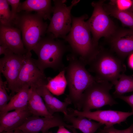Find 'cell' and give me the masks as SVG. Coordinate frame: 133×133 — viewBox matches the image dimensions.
I'll list each match as a JSON object with an SVG mask.
<instances>
[{"label": "cell", "instance_id": "cell-1", "mask_svg": "<svg viewBox=\"0 0 133 133\" xmlns=\"http://www.w3.org/2000/svg\"><path fill=\"white\" fill-rule=\"evenodd\" d=\"M88 17L86 14L78 17L72 16L71 29L64 39L69 44L72 53L86 65L95 57L99 47L93 42L90 31L85 21Z\"/></svg>", "mask_w": 133, "mask_h": 133}, {"label": "cell", "instance_id": "cell-2", "mask_svg": "<svg viewBox=\"0 0 133 133\" xmlns=\"http://www.w3.org/2000/svg\"><path fill=\"white\" fill-rule=\"evenodd\" d=\"M67 59L65 76L69 92L66 98L78 109L83 93L96 80L86 69V65L74 54L68 55Z\"/></svg>", "mask_w": 133, "mask_h": 133}, {"label": "cell", "instance_id": "cell-3", "mask_svg": "<svg viewBox=\"0 0 133 133\" xmlns=\"http://www.w3.org/2000/svg\"><path fill=\"white\" fill-rule=\"evenodd\" d=\"M42 37L33 50L38 57L35 62L42 71L50 68L60 71L65 67L63 57L68 49L64 42L55 38L51 34L47 33Z\"/></svg>", "mask_w": 133, "mask_h": 133}, {"label": "cell", "instance_id": "cell-4", "mask_svg": "<svg viewBox=\"0 0 133 133\" xmlns=\"http://www.w3.org/2000/svg\"><path fill=\"white\" fill-rule=\"evenodd\" d=\"M123 61L112 52L99 46L98 52L88 65V71L93 73L96 80L115 85L120 75L126 70Z\"/></svg>", "mask_w": 133, "mask_h": 133}, {"label": "cell", "instance_id": "cell-5", "mask_svg": "<svg viewBox=\"0 0 133 133\" xmlns=\"http://www.w3.org/2000/svg\"><path fill=\"white\" fill-rule=\"evenodd\" d=\"M39 14L22 11L18 13L13 26L20 30L24 47L30 52L46 34L48 26Z\"/></svg>", "mask_w": 133, "mask_h": 133}, {"label": "cell", "instance_id": "cell-6", "mask_svg": "<svg viewBox=\"0 0 133 133\" xmlns=\"http://www.w3.org/2000/svg\"><path fill=\"white\" fill-rule=\"evenodd\" d=\"M113 85L108 82L96 80L83 93L78 110L90 111L106 105L112 106L117 104L110 93Z\"/></svg>", "mask_w": 133, "mask_h": 133}, {"label": "cell", "instance_id": "cell-7", "mask_svg": "<svg viewBox=\"0 0 133 133\" xmlns=\"http://www.w3.org/2000/svg\"><path fill=\"white\" fill-rule=\"evenodd\" d=\"M104 0L93 1L91 3L93 8L92 14L86 23L92 35L94 45L99 47V41L102 37L108 39L117 29L103 7Z\"/></svg>", "mask_w": 133, "mask_h": 133}, {"label": "cell", "instance_id": "cell-8", "mask_svg": "<svg viewBox=\"0 0 133 133\" xmlns=\"http://www.w3.org/2000/svg\"><path fill=\"white\" fill-rule=\"evenodd\" d=\"M80 1L74 0L69 6L66 0H53V16L50 20L46 33L52 34L55 38L64 39L71 29L72 22L71 10Z\"/></svg>", "mask_w": 133, "mask_h": 133}, {"label": "cell", "instance_id": "cell-9", "mask_svg": "<svg viewBox=\"0 0 133 133\" xmlns=\"http://www.w3.org/2000/svg\"><path fill=\"white\" fill-rule=\"evenodd\" d=\"M32 55L31 52L27 53L17 82L16 93L25 86L35 88L40 85H47L48 83L49 78L47 77L44 72L39 68Z\"/></svg>", "mask_w": 133, "mask_h": 133}, {"label": "cell", "instance_id": "cell-10", "mask_svg": "<svg viewBox=\"0 0 133 133\" xmlns=\"http://www.w3.org/2000/svg\"><path fill=\"white\" fill-rule=\"evenodd\" d=\"M26 54H15L8 49L4 57L0 59V73L2 74L6 79L12 96L16 93L17 82Z\"/></svg>", "mask_w": 133, "mask_h": 133}, {"label": "cell", "instance_id": "cell-11", "mask_svg": "<svg viewBox=\"0 0 133 133\" xmlns=\"http://www.w3.org/2000/svg\"><path fill=\"white\" fill-rule=\"evenodd\" d=\"M61 126H64L71 130L73 128L72 125L67 124L64 118L58 115L43 117L32 115L21 126L14 130H19L26 133H44L48 132L51 128Z\"/></svg>", "mask_w": 133, "mask_h": 133}, {"label": "cell", "instance_id": "cell-12", "mask_svg": "<svg viewBox=\"0 0 133 133\" xmlns=\"http://www.w3.org/2000/svg\"><path fill=\"white\" fill-rule=\"evenodd\" d=\"M70 114L75 116L84 117L90 120L96 121L105 128H109L125 121L129 116L133 115V112H126L112 110H100L92 112L83 111L72 109Z\"/></svg>", "mask_w": 133, "mask_h": 133}, {"label": "cell", "instance_id": "cell-13", "mask_svg": "<svg viewBox=\"0 0 133 133\" xmlns=\"http://www.w3.org/2000/svg\"><path fill=\"white\" fill-rule=\"evenodd\" d=\"M108 40L112 51L123 61L133 53V28L117 29Z\"/></svg>", "mask_w": 133, "mask_h": 133}, {"label": "cell", "instance_id": "cell-14", "mask_svg": "<svg viewBox=\"0 0 133 133\" xmlns=\"http://www.w3.org/2000/svg\"><path fill=\"white\" fill-rule=\"evenodd\" d=\"M21 32L13 26L0 25V45L14 53L25 55L27 52L21 36Z\"/></svg>", "mask_w": 133, "mask_h": 133}, {"label": "cell", "instance_id": "cell-15", "mask_svg": "<svg viewBox=\"0 0 133 133\" xmlns=\"http://www.w3.org/2000/svg\"><path fill=\"white\" fill-rule=\"evenodd\" d=\"M31 116L28 107L9 112L0 116V133L14 130L23 124Z\"/></svg>", "mask_w": 133, "mask_h": 133}, {"label": "cell", "instance_id": "cell-16", "mask_svg": "<svg viewBox=\"0 0 133 133\" xmlns=\"http://www.w3.org/2000/svg\"><path fill=\"white\" fill-rule=\"evenodd\" d=\"M50 0H26L20 2L18 13L22 11H34L42 17L44 20H50L53 12V6Z\"/></svg>", "mask_w": 133, "mask_h": 133}, {"label": "cell", "instance_id": "cell-17", "mask_svg": "<svg viewBox=\"0 0 133 133\" xmlns=\"http://www.w3.org/2000/svg\"><path fill=\"white\" fill-rule=\"evenodd\" d=\"M30 87L25 86L12 96L6 106L0 112V116L12 110L24 109L28 107Z\"/></svg>", "mask_w": 133, "mask_h": 133}, {"label": "cell", "instance_id": "cell-18", "mask_svg": "<svg viewBox=\"0 0 133 133\" xmlns=\"http://www.w3.org/2000/svg\"><path fill=\"white\" fill-rule=\"evenodd\" d=\"M64 115L65 121L71 123L73 128L79 130L83 133H95L103 125L84 117L75 116L69 113Z\"/></svg>", "mask_w": 133, "mask_h": 133}, {"label": "cell", "instance_id": "cell-19", "mask_svg": "<svg viewBox=\"0 0 133 133\" xmlns=\"http://www.w3.org/2000/svg\"><path fill=\"white\" fill-rule=\"evenodd\" d=\"M30 88L28 107L32 115L46 117L52 116L53 115L48 111L42 98L34 88Z\"/></svg>", "mask_w": 133, "mask_h": 133}, {"label": "cell", "instance_id": "cell-20", "mask_svg": "<svg viewBox=\"0 0 133 133\" xmlns=\"http://www.w3.org/2000/svg\"><path fill=\"white\" fill-rule=\"evenodd\" d=\"M103 6L108 15L119 20L124 26L133 28V13L131 11L120 9L109 3H104Z\"/></svg>", "mask_w": 133, "mask_h": 133}, {"label": "cell", "instance_id": "cell-21", "mask_svg": "<svg viewBox=\"0 0 133 133\" xmlns=\"http://www.w3.org/2000/svg\"><path fill=\"white\" fill-rule=\"evenodd\" d=\"M67 85L65 67L55 77L49 78L46 86L52 94L59 96L64 93Z\"/></svg>", "mask_w": 133, "mask_h": 133}, {"label": "cell", "instance_id": "cell-22", "mask_svg": "<svg viewBox=\"0 0 133 133\" xmlns=\"http://www.w3.org/2000/svg\"><path fill=\"white\" fill-rule=\"evenodd\" d=\"M115 85L113 97L117 98L125 93L133 92V75H127L121 74Z\"/></svg>", "mask_w": 133, "mask_h": 133}, {"label": "cell", "instance_id": "cell-23", "mask_svg": "<svg viewBox=\"0 0 133 133\" xmlns=\"http://www.w3.org/2000/svg\"><path fill=\"white\" fill-rule=\"evenodd\" d=\"M7 0H0V25L13 26L11 11Z\"/></svg>", "mask_w": 133, "mask_h": 133}, {"label": "cell", "instance_id": "cell-24", "mask_svg": "<svg viewBox=\"0 0 133 133\" xmlns=\"http://www.w3.org/2000/svg\"><path fill=\"white\" fill-rule=\"evenodd\" d=\"M6 82H3L1 74L0 75V112L6 106L12 96L8 94L6 90Z\"/></svg>", "mask_w": 133, "mask_h": 133}, {"label": "cell", "instance_id": "cell-25", "mask_svg": "<svg viewBox=\"0 0 133 133\" xmlns=\"http://www.w3.org/2000/svg\"><path fill=\"white\" fill-rule=\"evenodd\" d=\"M123 10H129L132 4V0H111L109 3Z\"/></svg>", "mask_w": 133, "mask_h": 133}, {"label": "cell", "instance_id": "cell-26", "mask_svg": "<svg viewBox=\"0 0 133 133\" xmlns=\"http://www.w3.org/2000/svg\"><path fill=\"white\" fill-rule=\"evenodd\" d=\"M101 133H133V124L127 128L123 130H119L112 126L109 128H105L101 130Z\"/></svg>", "mask_w": 133, "mask_h": 133}, {"label": "cell", "instance_id": "cell-27", "mask_svg": "<svg viewBox=\"0 0 133 133\" xmlns=\"http://www.w3.org/2000/svg\"><path fill=\"white\" fill-rule=\"evenodd\" d=\"M7 1L9 5H10L11 7V11L13 23L18 14V9L20 2V0H7Z\"/></svg>", "mask_w": 133, "mask_h": 133}, {"label": "cell", "instance_id": "cell-28", "mask_svg": "<svg viewBox=\"0 0 133 133\" xmlns=\"http://www.w3.org/2000/svg\"><path fill=\"white\" fill-rule=\"evenodd\" d=\"M117 98H119L127 103L131 107L133 112V94L129 96L121 95Z\"/></svg>", "mask_w": 133, "mask_h": 133}, {"label": "cell", "instance_id": "cell-29", "mask_svg": "<svg viewBox=\"0 0 133 133\" xmlns=\"http://www.w3.org/2000/svg\"><path fill=\"white\" fill-rule=\"evenodd\" d=\"M128 64L130 67L133 69V53L129 55L128 60Z\"/></svg>", "mask_w": 133, "mask_h": 133}, {"label": "cell", "instance_id": "cell-30", "mask_svg": "<svg viewBox=\"0 0 133 133\" xmlns=\"http://www.w3.org/2000/svg\"><path fill=\"white\" fill-rule=\"evenodd\" d=\"M8 49L5 47L2 46H0V55L2 54L4 55L7 52Z\"/></svg>", "mask_w": 133, "mask_h": 133}, {"label": "cell", "instance_id": "cell-31", "mask_svg": "<svg viewBox=\"0 0 133 133\" xmlns=\"http://www.w3.org/2000/svg\"><path fill=\"white\" fill-rule=\"evenodd\" d=\"M57 133H65V127L64 126H59Z\"/></svg>", "mask_w": 133, "mask_h": 133}, {"label": "cell", "instance_id": "cell-32", "mask_svg": "<svg viewBox=\"0 0 133 133\" xmlns=\"http://www.w3.org/2000/svg\"><path fill=\"white\" fill-rule=\"evenodd\" d=\"M21 131L18 130L13 131L4 132L2 133H21Z\"/></svg>", "mask_w": 133, "mask_h": 133}, {"label": "cell", "instance_id": "cell-33", "mask_svg": "<svg viewBox=\"0 0 133 133\" xmlns=\"http://www.w3.org/2000/svg\"><path fill=\"white\" fill-rule=\"evenodd\" d=\"M132 4L129 10L133 13V0H132Z\"/></svg>", "mask_w": 133, "mask_h": 133}, {"label": "cell", "instance_id": "cell-34", "mask_svg": "<svg viewBox=\"0 0 133 133\" xmlns=\"http://www.w3.org/2000/svg\"><path fill=\"white\" fill-rule=\"evenodd\" d=\"M71 130L72 132V133H78L76 130V129L74 128H73Z\"/></svg>", "mask_w": 133, "mask_h": 133}, {"label": "cell", "instance_id": "cell-35", "mask_svg": "<svg viewBox=\"0 0 133 133\" xmlns=\"http://www.w3.org/2000/svg\"><path fill=\"white\" fill-rule=\"evenodd\" d=\"M65 133H72L66 128L65 130Z\"/></svg>", "mask_w": 133, "mask_h": 133}, {"label": "cell", "instance_id": "cell-36", "mask_svg": "<svg viewBox=\"0 0 133 133\" xmlns=\"http://www.w3.org/2000/svg\"><path fill=\"white\" fill-rule=\"evenodd\" d=\"M21 133H24L22 131H21ZM50 133V132H45V133Z\"/></svg>", "mask_w": 133, "mask_h": 133}, {"label": "cell", "instance_id": "cell-37", "mask_svg": "<svg viewBox=\"0 0 133 133\" xmlns=\"http://www.w3.org/2000/svg\"></svg>", "mask_w": 133, "mask_h": 133}, {"label": "cell", "instance_id": "cell-38", "mask_svg": "<svg viewBox=\"0 0 133 133\" xmlns=\"http://www.w3.org/2000/svg\"></svg>", "mask_w": 133, "mask_h": 133}]
</instances>
